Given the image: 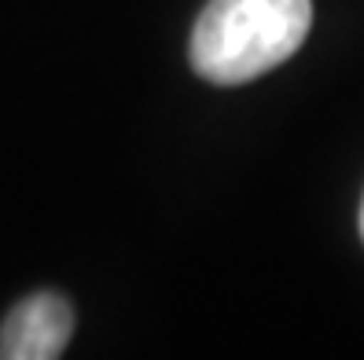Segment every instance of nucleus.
Masks as SVG:
<instances>
[{"instance_id":"nucleus-1","label":"nucleus","mask_w":364,"mask_h":360,"mask_svg":"<svg viewBox=\"0 0 364 360\" xmlns=\"http://www.w3.org/2000/svg\"><path fill=\"white\" fill-rule=\"evenodd\" d=\"M309 23V0H210L191 30V67L213 84H247L302 48Z\"/></svg>"},{"instance_id":"nucleus-2","label":"nucleus","mask_w":364,"mask_h":360,"mask_svg":"<svg viewBox=\"0 0 364 360\" xmlns=\"http://www.w3.org/2000/svg\"><path fill=\"white\" fill-rule=\"evenodd\" d=\"M74 334V309L55 290H37L23 298L0 324L4 360H55Z\"/></svg>"},{"instance_id":"nucleus-3","label":"nucleus","mask_w":364,"mask_h":360,"mask_svg":"<svg viewBox=\"0 0 364 360\" xmlns=\"http://www.w3.org/2000/svg\"><path fill=\"white\" fill-rule=\"evenodd\" d=\"M360 239H364V202H360Z\"/></svg>"}]
</instances>
